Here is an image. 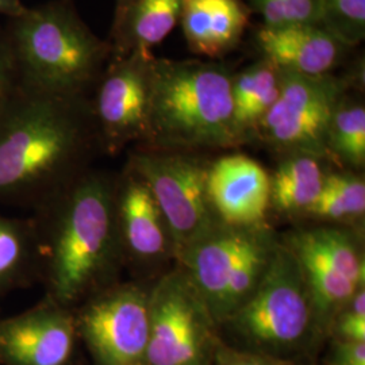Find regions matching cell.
I'll return each mask as SVG.
<instances>
[{
	"mask_svg": "<svg viewBox=\"0 0 365 365\" xmlns=\"http://www.w3.org/2000/svg\"><path fill=\"white\" fill-rule=\"evenodd\" d=\"M99 143L87 98L18 83L0 108V203L33 212L86 173Z\"/></svg>",
	"mask_w": 365,
	"mask_h": 365,
	"instance_id": "obj_1",
	"label": "cell"
},
{
	"mask_svg": "<svg viewBox=\"0 0 365 365\" xmlns=\"http://www.w3.org/2000/svg\"><path fill=\"white\" fill-rule=\"evenodd\" d=\"M31 218L38 235L43 297L76 309L115 284L123 256L115 182L108 176L87 170Z\"/></svg>",
	"mask_w": 365,
	"mask_h": 365,
	"instance_id": "obj_2",
	"label": "cell"
},
{
	"mask_svg": "<svg viewBox=\"0 0 365 365\" xmlns=\"http://www.w3.org/2000/svg\"><path fill=\"white\" fill-rule=\"evenodd\" d=\"M233 78L227 66L153 58L145 137L170 150L233 148Z\"/></svg>",
	"mask_w": 365,
	"mask_h": 365,
	"instance_id": "obj_3",
	"label": "cell"
},
{
	"mask_svg": "<svg viewBox=\"0 0 365 365\" xmlns=\"http://www.w3.org/2000/svg\"><path fill=\"white\" fill-rule=\"evenodd\" d=\"M21 84L58 96L86 98L111 56L69 0L26 7L4 30Z\"/></svg>",
	"mask_w": 365,
	"mask_h": 365,
	"instance_id": "obj_4",
	"label": "cell"
},
{
	"mask_svg": "<svg viewBox=\"0 0 365 365\" xmlns=\"http://www.w3.org/2000/svg\"><path fill=\"white\" fill-rule=\"evenodd\" d=\"M276 244L264 223L237 226L218 220L175 256L220 327L255 292Z\"/></svg>",
	"mask_w": 365,
	"mask_h": 365,
	"instance_id": "obj_5",
	"label": "cell"
},
{
	"mask_svg": "<svg viewBox=\"0 0 365 365\" xmlns=\"http://www.w3.org/2000/svg\"><path fill=\"white\" fill-rule=\"evenodd\" d=\"M223 325L232 327L249 351L291 359L317 342L313 304L295 255L284 242L274 255L255 292Z\"/></svg>",
	"mask_w": 365,
	"mask_h": 365,
	"instance_id": "obj_6",
	"label": "cell"
},
{
	"mask_svg": "<svg viewBox=\"0 0 365 365\" xmlns=\"http://www.w3.org/2000/svg\"><path fill=\"white\" fill-rule=\"evenodd\" d=\"M146 365H212L218 325L182 269L149 291Z\"/></svg>",
	"mask_w": 365,
	"mask_h": 365,
	"instance_id": "obj_7",
	"label": "cell"
},
{
	"mask_svg": "<svg viewBox=\"0 0 365 365\" xmlns=\"http://www.w3.org/2000/svg\"><path fill=\"white\" fill-rule=\"evenodd\" d=\"M279 69V68H277ZM349 81L279 69V95L256 135L286 155L327 157V131Z\"/></svg>",
	"mask_w": 365,
	"mask_h": 365,
	"instance_id": "obj_8",
	"label": "cell"
},
{
	"mask_svg": "<svg viewBox=\"0 0 365 365\" xmlns=\"http://www.w3.org/2000/svg\"><path fill=\"white\" fill-rule=\"evenodd\" d=\"M284 244L295 255L307 284L317 337H327L336 315L364 288L360 245L348 230L329 226L292 233Z\"/></svg>",
	"mask_w": 365,
	"mask_h": 365,
	"instance_id": "obj_9",
	"label": "cell"
},
{
	"mask_svg": "<svg viewBox=\"0 0 365 365\" xmlns=\"http://www.w3.org/2000/svg\"><path fill=\"white\" fill-rule=\"evenodd\" d=\"M128 168L150 190L175 255L218 221L207 194L209 165L199 158L184 153L144 152L131 157Z\"/></svg>",
	"mask_w": 365,
	"mask_h": 365,
	"instance_id": "obj_10",
	"label": "cell"
},
{
	"mask_svg": "<svg viewBox=\"0 0 365 365\" xmlns=\"http://www.w3.org/2000/svg\"><path fill=\"white\" fill-rule=\"evenodd\" d=\"M78 339L93 365H146L149 291L113 284L75 309Z\"/></svg>",
	"mask_w": 365,
	"mask_h": 365,
	"instance_id": "obj_11",
	"label": "cell"
},
{
	"mask_svg": "<svg viewBox=\"0 0 365 365\" xmlns=\"http://www.w3.org/2000/svg\"><path fill=\"white\" fill-rule=\"evenodd\" d=\"M113 57L96 83L91 103L99 144L110 152L146 134L150 66L155 58L135 52Z\"/></svg>",
	"mask_w": 365,
	"mask_h": 365,
	"instance_id": "obj_12",
	"label": "cell"
},
{
	"mask_svg": "<svg viewBox=\"0 0 365 365\" xmlns=\"http://www.w3.org/2000/svg\"><path fill=\"white\" fill-rule=\"evenodd\" d=\"M78 341L75 309L43 297L0 318V365H72Z\"/></svg>",
	"mask_w": 365,
	"mask_h": 365,
	"instance_id": "obj_13",
	"label": "cell"
},
{
	"mask_svg": "<svg viewBox=\"0 0 365 365\" xmlns=\"http://www.w3.org/2000/svg\"><path fill=\"white\" fill-rule=\"evenodd\" d=\"M210 205L220 221L237 226L264 223L271 202V175L245 155L220 157L207 170Z\"/></svg>",
	"mask_w": 365,
	"mask_h": 365,
	"instance_id": "obj_14",
	"label": "cell"
},
{
	"mask_svg": "<svg viewBox=\"0 0 365 365\" xmlns=\"http://www.w3.org/2000/svg\"><path fill=\"white\" fill-rule=\"evenodd\" d=\"M256 42L264 60L282 71L307 76L330 75L349 49L322 24L262 26Z\"/></svg>",
	"mask_w": 365,
	"mask_h": 365,
	"instance_id": "obj_15",
	"label": "cell"
},
{
	"mask_svg": "<svg viewBox=\"0 0 365 365\" xmlns=\"http://www.w3.org/2000/svg\"><path fill=\"white\" fill-rule=\"evenodd\" d=\"M115 212L122 256L149 261L163 256L172 245L150 190L129 168L123 179L115 182Z\"/></svg>",
	"mask_w": 365,
	"mask_h": 365,
	"instance_id": "obj_16",
	"label": "cell"
},
{
	"mask_svg": "<svg viewBox=\"0 0 365 365\" xmlns=\"http://www.w3.org/2000/svg\"><path fill=\"white\" fill-rule=\"evenodd\" d=\"M241 0H182V34L192 52L218 58L235 49L248 26Z\"/></svg>",
	"mask_w": 365,
	"mask_h": 365,
	"instance_id": "obj_17",
	"label": "cell"
},
{
	"mask_svg": "<svg viewBox=\"0 0 365 365\" xmlns=\"http://www.w3.org/2000/svg\"><path fill=\"white\" fill-rule=\"evenodd\" d=\"M182 0H134L114 21L111 56L152 54L180 22Z\"/></svg>",
	"mask_w": 365,
	"mask_h": 365,
	"instance_id": "obj_18",
	"label": "cell"
},
{
	"mask_svg": "<svg viewBox=\"0 0 365 365\" xmlns=\"http://www.w3.org/2000/svg\"><path fill=\"white\" fill-rule=\"evenodd\" d=\"M41 277V255L31 217L0 212V297L30 287Z\"/></svg>",
	"mask_w": 365,
	"mask_h": 365,
	"instance_id": "obj_19",
	"label": "cell"
},
{
	"mask_svg": "<svg viewBox=\"0 0 365 365\" xmlns=\"http://www.w3.org/2000/svg\"><path fill=\"white\" fill-rule=\"evenodd\" d=\"M232 92L235 133L244 144L256 135L279 95V69L262 58L235 75Z\"/></svg>",
	"mask_w": 365,
	"mask_h": 365,
	"instance_id": "obj_20",
	"label": "cell"
},
{
	"mask_svg": "<svg viewBox=\"0 0 365 365\" xmlns=\"http://www.w3.org/2000/svg\"><path fill=\"white\" fill-rule=\"evenodd\" d=\"M327 173L321 158L288 155L271 176V202L283 214H307L321 194Z\"/></svg>",
	"mask_w": 365,
	"mask_h": 365,
	"instance_id": "obj_21",
	"label": "cell"
},
{
	"mask_svg": "<svg viewBox=\"0 0 365 365\" xmlns=\"http://www.w3.org/2000/svg\"><path fill=\"white\" fill-rule=\"evenodd\" d=\"M365 212V182L351 173H327L324 187L307 214L324 221L361 218Z\"/></svg>",
	"mask_w": 365,
	"mask_h": 365,
	"instance_id": "obj_22",
	"label": "cell"
},
{
	"mask_svg": "<svg viewBox=\"0 0 365 365\" xmlns=\"http://www.w3.org/2000/svg\"><path fill=\"white\" fill-rule=\"evenodd\" d=\"M327 155L360 170L365 164V108L346 95L336 108L327 131Z\"/></svg>",
	"mask_w": 365,
	"mask_h": 365,
	"instance_id": "obj_23",
	"label": "cell"
},
{
	"mask_svg": "<svg viewBox=\"0 0 365 365\" xmlns=\"http://www.w3.org/2000/svg\"><path fill=\"white\" fill-rule=\"evenodd\" d=\"M322 25L349 48L365 36V0H321Z\"/></svg>",
	"mask_w": 365,
	"mask_h": 365,
	"instance_id": "obj_24",
	"label": "cell"
},
{
	"mask_svg": "<svg viewBox=\"0 0 365 365\" xmlns=\"http://www.w3.org/2000/svg\"><path fill=\"white\" fill-rule=\"evenodd\" d=\"M265 27L322 24L321 0H250Z\"/></svg>",
	"mask_w": 365,
	"mask_h": 365,
	"instance_id": "obj_25",
	"label": "cell"
},
{
	"mask_svg": "<svg viewBox=\"0 0 365 365\" xmlns=\"http://www.w3.org/2000/svg\"><path fill=\"white\" fill-rule=\"evenodd\" d=\"M331 339L365 342V289H359L341 309L329 329Z\"/></svg>",
	"mask_w": 365,
	"mask_h": 365,
	"instance_id": "obj_26",
	"label": "cell"
},
{
	"mask_svg": "<svg viewBox=\"0 0 365 365\" xmlns=\"http://www.w3.org/2000/svg\"><path fill=\"white\" fill-rule=\"evenodd\" d=\"M212 365H312L300 363L298 360H289L274 357L265 353L255 352L249 349H238L229 346L220 341Z\"/></svg>",
	"mask_w": 365,
	"mask_h": 365,
	"instance_id": "obj_27",
	"label": "cell"
},
{
	"mask_svg": "<svg viewBox=\"0 0 365 365\" xmlns=\"http://www.w3.org/2000/svg\"><path fill=\"white\" fill-rule=\"evenodd\" d=\"M18 83V72L9 39L6 33L0 30V108L9 101Z\"/></svg>",
	"mask_w": 365,
	"mask_h": 365,
	"instance_id": "obj_28",
	"label": "cell"
},
{
	"mask_svg": "<svg viewBox=\"0 0 365 365\" xmlns=\"http://www.w3.org/2000/svg\"><path fill=\"white\" fill-rule=\"evenodd\" d=\"M327 365H365V342L331 339Z\"/></svg>",
	"mask_w": 365,
	"mask_h": 365,
	"instance_id": "obj_29",
	"label": "cell"
},
{
	"mask_svg": "<svg viewBox=\"0 0 365 365\" xmlns=\"http://www.w3.org/2000/svg\"><path fill=\"white\" fill-rule=\"evenodd\" d=\"M26 10V6L22 0H0V15L7 16L9 19L18 16Z\"/></svg>",
	"mask_w": 365,
	"mask_h": 365,
	"instance_id": "obj_30",
	"label": "cell"
},
{
	"mask_svg": "<svg viewBox=\"0 0 365 365\" xmlns=\"http://www.w3.org/2000/svg\"><path fill=\"white\" fill-rule=\"evenodd\" d=\"M133 1H134V0H117V7H115V19L119 18L122 14L125 13V11L129 9V6H130Z\"/></svg>",
	"mask_w": 365,
	"mask_h": 365,
	"instance_id": "obj_31",
	"label": "cell"
}]
</instances>
